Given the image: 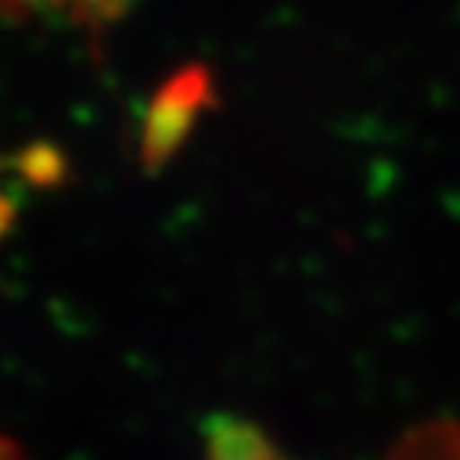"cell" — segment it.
Instances as JSON below:
<instances>
[{
	"label": "cell",
	"instance_id": "6da1fadb",
	"mask_svg": "<svg viewBox=\"0 0 460 460\" xmlns=\"http://www.w3.org/2000/svg\"><path fill=\"white\" fill-rule=\"evenodd\" d=\"M201 460H285L279 447L240 419H215L205 435Z\"/></svg>",
	"mask_w": 460,
	"mask_h": 460
},
{
	"label": "cell",
	"instance_id": "7a4b0ae2",
	"mask_svg": "<svg viewBox=\"0 0 460 460\" xmlns=\"http://www.w3.org/2000/svg\"><path fill=\"white\" fill-rule=\"evenodd\" d=\"M16 4H29V7H61V10H100L109 0H16Z\"/></svg>",
	"mask_w": 460,
	"mask_h": 460
},
{
	"label": "cell",
	"instance_id": "3957f363",
	"mask_svg": "<svg viewBox=\"0 0 460 460\" xmlns=\"http://www.w3.org/2000/svg\"><path fill=\"white\" fill-rule=\"evenodd\" d=\"M0 460H22V457L16 454V447L10 445V441L0 438Z\"/></svg>",
	"mask_w": 460,
	"mask_h": 460
}]
</instances>
